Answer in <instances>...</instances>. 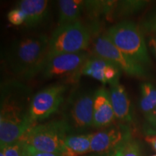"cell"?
I'll return each mask as SVG.
<instances>
[{
	"label": "cell",
	"instance_id": "1",
	"mask_svg": "<svg viewBox=\"0 0 156 156\" xmlns=\"http://www.w3.org/2000/svg\"><path fill=\"white\" fill-rule=\"evenodd\" d=\"M32 90L16 80L2 83L0 90V144L18 141L34 126L30 119Z\"/></svg>",
	"mask_w": 156,
	"mask_h": 156
},
{
	"label": "cell",
	"instance_id": "2",
	"mask_svg": "<svg viewBox=\"0 0 156 156\" xmlns=\"http://www.w3.org/2000/svg\"><path fill=\"white\" fill-rule=\"evenodd\" d=\"M49 38L44 34L18 39L5 54L9 71L19 79L30 80L41 72L46 60Z\"/></svg>",
	"mask_w": 156,
	"mask_h": 156
},
{
	"label": "cell",
	"instance_id": "3",
	"mask_svg": "<svg viewBox=\"0 0 156 156\" xmlns=\"http://www.w3.org/2000/svg\"><path fill=\"white\" fill-rule=\"evenodd\" d=\"M69 130V126L64 119L52 121L32 126L19 140L37 151L61 154L65 147L64 140Z\"/></svg>",
	"mask_w": 156,
	"mask_h": 156
},
{
	"label": "cell",
	"instance_id": "4",
	"mask_svg": "<svg viewBox=\"0 0 156 156\" xmlns=\"http://www.w3.org/2000/svg\"><path fill=\"white\" fill-rule=\"evenodd\" d=\"M107 36L114 46L142 65L151 62L145 39L139 27L129 21H122L108 28Z\"/></svg>",
	"mask_w": 156,
	"mask_h": 156
},
{
	"label": "cell",
	"instance_id": "5",
	"mask_svg": "<svg viewBox=\"0 0 156 156\" xmlns=\"http://www.w3.org/2000/svg\"><path fill=\"white\" fill-rule=\"evenodd\" d=\"M90 38V31L80 21L58 26L49 38L46 59L59 54L84 51Z\"/></svg>",
	"mask_w": 156,
	"mask_h": 156
},
{
	"label": "cell",
	"instance_id": "6",
	"mask_svg": "<svg viewBox=\"0 0 156 156\" xmlns=\"http://www.w3.org/2000/svg\"><path fill=\"white\" fill-rule=\"evenodd\" d=\"M95 92L90 90H75L64 106V120L70 129H85L93 126Z\"/></svg>",
	"mask_w": 156,
	"mask_h": 156
},
{
	"label": "cell",
	"instance_id": "7",
	"mask_svg": "<svg viewBox=\"0 0 156 156\" xmlns=\"http://www.w3.org/2000/svg\"><path fill=\"white\" fill-rule=\"evenodd\" d=\"M90 56L85 51L54 56L46 60L41 74L44 79L64 77L72 83H76L80 77L83 64Z\"/></svg>",
	"mask_w": 156,
	"mask_h": 156
},
{
	"label": "cell",
	"instance_id": "8",
	"mask_svg": "<svg viewBox=\"0 0 156 156\" xmlns=\"http://www.w3.org/2000/svg\"><path fill=\"white\" fill-rule=\"evenodd\" d=\"M92 51L93 55L112 62L129 75L143 77L147 75L143 65L121 51L111 41L106 34L95 37L93 41Z\"/></svg>",
	"mask_w": 156,
	"mask_h": 156
},
{
	"label": "cell",
	"instance_id": "9",
	"mask_svg": "<svg viewBox=\"0 0 156 156\" xmlns=\"http://www.w3.org/2000/svg\"><path fill=\"white\" fill-rule=\"evenodd\" d=\"M66 84L56 83L42 89L33 97L30 109V119L33 125L54 114L64 101L67 91Z\"/></svg>",
	"mask_w": 156,
	"mask_h": 156
},
{
	"label": "cell",
	"instance_id": "10",
	"mask_svg": "<svg viewBox=\"0 0 156 156\" xmlns=\"http://www.w3.org/2000/svg\"><path fill=\"white\" fill-rule=\"evenodd\" d=\"M129 137V130L122 124H112L93 134L90 152L98 155H114Z\"/></svg>",
	"mask_w": 156,
	"mask_h": 156
},
{
	"label": "cell",
	"instance_id": "11",
	"mask_svg": "<svg viewBox=\"0 0 156 156\" xmlns=\"http://www.w3.org/2000/svg\"><path fill=\"white\" fill-rule=\"evenodd\" d=\"M115 119L109 91L104 87H101L95 93L93 126L95 128L107 127L112 125Z\"/></svg>",
	"mask_w": 156,
	"mask_h": 156
},
{
	"label": "cell",
	"instance_id": "12",
	"mask_svg": "<svg viewBox=\"0 0 156 156\" xmlns=\"http://www.w3.org/2000/svg\"><path fill=\"white\" fill-rule=\"evenodd\" d=\"M110 100L116 119L123 123L132 122L131 101L126 90L119 80L109 83Z\"/></svg>",
	"mask_w": 156,
	"mask_h": 156
},
{
	"label": "cell",
	"instance_id": "13",
	"mask_svg": "<svg viewBox=\"0 0 156 156\" xmlns=\"http://www.w3.org/2000/svg\"><path fill=\"white\" fill-rule=\"evenodd\" d=\"M25 16V25L35 27L44 22L48 15V1L46 0H23L17 4Z\"/></svg>",
	"mask_w": 156,
	"mask_h": 156
},
{
	"label": "cell",
	"instance_id": "14",
	"mask_svg": "<svg viewBox=\"0 0 156 156\" xmlns=\"http://www.w3.org/2000/svg\"><path fill=\"white\" fill-rule=\"evenodd\" d=\"M85 9V1L61 0L58 1V26L69 25L79 21Z\"/></svg>",
	"mask_w": 156,
	"mask_h": 156
},
{
	"label": "cell",
	"instance_id": "15",
	"mask_svg": "<svg viewBox=\"0 0 156 156\" xmlns=\"http://www.w3.org/2000/svg\"><path fill=\"white\" fill-rule=\"evenodd\" d=\"M110 62L95 55H90L83 64L80 75H87L94 78L103 84H106L104 77V69Z\"/></svg>",
	"mask_w": 156,
	"mask_h": 156
},
{
	"label": "cell",
	"instance_id": "16",
	"mask_svg": "<svg viewBox=\"0 0 156 156\" xmlns=\"http://www.w3.org/2000/svg\"><path fill=\"white\" fill-rule=\"evenodd\" d=\"M93 134L67 135L64 140V145L78 155L90 152Z\"/></svg>",
	"mask_w": 156,
	"mask_h": 156
},
{
	"label": "cell",
	"instance_id": "17",
	"mask_svg": "<svg viewBox=\"0 0 156 156\" xmlns=\"http://www.w3.org/2000/svg\"><path fill=\"white\" fill-rule=\"evenodd\" d=\"M140 108L145 116L156 108V87L151 83L142 84Z\"/></svg>",
	"mask_w": 156,
	"mask_h": 156
},
{
	"label": "cell",
	"instance_id": "18",
	"mask_svg": "<svg viewBox=\"0 0 156 156\" xmlns=\"http://www.w3.org/2000/svg\"><path fill=\"white\" fill-rule=\"evenodd\" d=\"M25 149V143L21 140L9 144V145L1 146L5 156H22Z\"/></svg>",
	"mask_w": 156,
	"mask_h": 156
},
{
	"label": "cell",
	"instance_id": "19",
	"mask_svg": "<svg viewBox=\"0 0 156 156\" xmlns=\"http://www.w3.org/2000/svg\"><path fill=\"white\" fill-rule=\"evenodd\" d=\"M122 156H141L140 146L134 140L129 139L120 147Z\"/></svg>",
	"mask_w": 156,
	"mask_h": 156
},
{
	"label": "cell",
	"instance_id": "20",
	"mask_svg": "<svg viewBox=\"0 0 156 156\" xmlns=\"http://www.w3.org/2000/svg\"><path fill=\"white\" fill-rule=\"evenodd\" d=\"M7 19L9 23L15 25H20L25 24V14L18 7H15L9 12L7 14Z\"/></svg>",
	"mask_w": 156,
	"mask_h": 156
},
{
	"label": "cell",
	"instance_id": "21",
	"mask_svg": "<svg viewBox=\"0 0 156 156\" xmlns=\"http://www.w3.org/2000/svg\"><path fill=\"white\" fill-rule=\"evenodd\" d=\"M145 118V126L147 127V131L152 132V133L156 132V108L151 114L146 116Z\"/></svg>",
	"mask_w": 156,
	"mask_h": 156
},
{
	"label": "cell",
	"instance_id": "22",
	"mask_svg": "<svg viewBox=\"0 0 156 156\" xmlns=\"http://www.w3.org/2000/svg\"><path fill=\"white\" fill-rule=\"evenodd\" d=\"M25 149H26V152L28 156H61L60 154L37 151L35 148L28 145H25Z\"/></svg>",
	"mask_w": 156,
	"mask_h": 156
},
{
	"label": "cell",
	"instance_id": "23",
	"mask_svg": "<svg viewBox=\"0 0 156 156\" xmlns=\"http://www.w3.org/2000/svg\"><path fill=\"white\" fill-rule=\"evenodd\" d=\"M145 140L146 142H148V143L151 144L152 147H153L154 148V150L156 151V136H147L145 137Z\"/></svg>",
	"mask_w": 156,
	"mask_h": 156
},
{
	"label": "cell",
	"instance_id": "24",
	"mask_svg": "<svg viewBox=\"0 0 156 156\" xmlns=\"http://www.w3.org/2000/svg\"><path fill=\"white\" fill-rule=\"evenodd\" d=\"M61 156H79L77 154H76L75 153H74L73 151H72L71 150H69V148L67 147H64V150L63 152L60 154Z\"/></svg>",
	"mask_w": 156,
	"mask_h": 156
},
{
	"label": "cell",
	"instance_id": "25",
	"mask_svg": "<svg viewBox=\"0 0 156 156\" xmlns=\"http://www.w3.org/2000/svg\"><path fill=\"white\" fill-rule=\"evenodd\" d=\"M149 45L156 56V38H151L150 40Z\"/></svg>",
	"mask_w": 156,
	"mask_h": 156
},
{
	"label": "cell",
	"instance_id": "26",
	"mask_svg": "<svg viewBox=\"0 0 156 156\" xmlns=\"http://www.w3.org/2000/svg\"><path fill=\"white\" fill-rule=\"evenodd\" d=\"M113 156H122V153H121L120 148L114 154V155H113Z\"/></svg>",
	"mask_w": 156,
	"mask_h": 156
},
{
	"label": "cell",
	"instance_id": "27",
	"mask_svg": "<svg viewBox=\"0 0 156 156\" xmlns=\"http://www.w3.org/2000/svg\"><path fill=\"white\" fill-rule=\"evenodd\" d=\"M90 156H113V155H110V154H105V155H93Z\"/></svg>",
	"mask_w": 156,
	"mask_h": 156
},
{
	"label": "cell",
	"instance_id": "28",
	"mask_svg": "<svg viewBox=\"0 0 156 156\" xmlns=\"http://www.w3.org/2000/svg\"><path fill=\"white\" fill-rule=\"evenodd\" d=\"M25 145H26V144H25ZM22 156H28V153H27V152H26V149H25V152H24V153L23 154Z\"/></svg>",
	"mask_w": 156,
	"mask_h": 156
},
{
	"label": "cell",
	"instance_id": "29",
	"mask_svg": "<svg viewBox=\"0 0 156 156\" xmlns=\"http://www.w3.org/2000/svg\"><path fill=\"white\" fill-rule=\"evenodd\" d=\"M0 156H5L2 150H1V151H0Z\"/></svg>",
	"mask_w": 156,
	"mask_h": 156
},
{
	"label": "cell",
	"instance_id": "30",
	"mask_svg": "<svg viewBox=\"0 0 156 156\" xmlns=\"http://www.w3.org/2000/svg\"><path fill=\"white\" fill-rule=\"evenodd\" d=\"M153 156H156V155H153Z\"/></svg>",
	"mask_w": 156,
	"mask_h": 156
},
{
	"label": "cell",
	"instance_id": "31",
	"mask_svg": "<svg viewBox=\"0 0 156 156\" xmlns=\"http://www.w3.org/2000/svg\"><path fill=\"white\" fill-rule=\"evenodd\" d=\"M155 28H156V24H155Z\"/></svg>",
	"mask_w": 156,
	"mask_h": 156
}]
</instances>
